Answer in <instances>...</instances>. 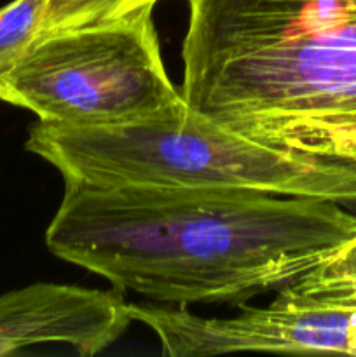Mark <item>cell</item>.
<instances>
[{"mask_svg":"<svg viewBox=\"0 0 356 357\" xmlns=\"http://www.w3.org/2000/svg\"><path fill=\"white\" fill-rule=\"evenodd\" d=\"M356 234L342 204L257 192L65 181L49 251L157 302H241L283 288Z\"/></svg>","mask_w":356,"mask_h":357,"instance_id":"cell-1","label":"cell"},{"mask_svg":"<svg viewBox=\"0 0 356 357\" xmlns=\"http://www.w3.org/2000/svg\"><path fill=\"white\" fill-rule=\"evenodd\" d=\"M184 100L356 178V0H185Z\"/></svg>","mask_w":356,"mask_h":357,"instance_id":"cell-2","label":"cell"},{"mask_svg":"<svg viewBox=\"0 0 356 357\" xmlns=\"http://www.w3.org/2000/svg\"><path fill=\"white\" fill-rule=\"evenodd\" d=\"M24 149L72 183L257 192L356 204V178L346 169L248 138L185 100L128 124L77 128L37 121Z\"/></svg>","mask_w":356,"mask_h":357,"instance_id":"cell-3","label":"cell"},{"mask_svg":"<svg viewBox=\"0 0 356 357\" xmlns=\"http://www.w3.org/2000/svg\"><path fill=\"white\" fill-rule=\"evenodd\" d=\"M152 13L40 35L0 77V100L77 128L173 110L184 96L168 75Z\"/></svg>","mask_w":356,"mask_h":357,"instance_id":"cell-4","label":"cell"},{"mask_svg":"<svg viewBox=\"0 0 356 357\" xmlns=\"http://www.w3.org/2000/svg\"><path fill=\"white\" fill-rule=\"evenodd\" d=\"M131 323L129 303L119 293L37 282L0 296V357L40 344L100 354Z\"/></svg>","mask_w":356,"mask_h":357,"instance_id":"cell-5","label":"cell"},{"mask_svg":"<svg viewBox=\"0 0 356 357\" xmlns=\"http://www.w3.org/2000/svg\"><path fill=\"white\" fill-rule=\"evenodd\" d=\"M237 352H339L356 356V302H313L279 291L267 307L230 317Z\"/></svg>","mask_w":356,"mask_h":357,"instance_id":"cell-6","label":"cell"},{"mask_svg":"<svg viewBox=\"0 0 356 357\" xmlns=\"http://www.w3.org/2000/svg\"><path fill=\"white\" fill-rule=\"evenodd\" d=\"M279 291L313 302H356V234L318 267Z\"/></svg>","mask_w":356,"mask_h":357,"instance_id":"cell-7","label":"cell"},{"mask_svg":"<svg viewBox=\"0 0 356 357\" xmlns=\"http://www.w3.org/2000/svg\"><path fill=\"white\" fill-rule=\"evenodd\" d=\"M157 2L159 0H47L38 37L154 10Z\"/></svg>","mask_w":356,"mask_h":357,"instance_id":"cell-8","label":"cell"},{"mask_svg":"<svg viewBox=\"0 0 356 357\" xmlns=\"http://www.w3.org/2000/svg\"><path fill=\"white\" fill-rule=\"evenodd\" d=\"M47 0H13L0 9V77L6 75L38 37Z\"/></svg>","mask_w":356,"mask_h":357,"instance_id":"cell-9","label":"cell"}]
</instances>
